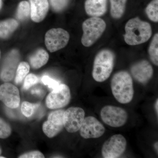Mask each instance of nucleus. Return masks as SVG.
I'll use <instances>...</instances> for the list:
<instances>
[{
	"instance_id": "nucleus-25",
	"label": "nucleus",
	"mask_w": 158,
	"mask_h": 158,
	"mask_svg": "<svg viewBox=\"0 0 158 158\" xmlns=\"http://www.w3.org/2000/svg\"><path fill=\"white\" fill-rule=\"evenodd\" d=\"M11 128L10 125L0 117V138L6 139L11 135Z\"/></svg>"
},
{
	"instance_id": "nucleus-7",
	"label": "nucleus",
	"mask_w": 158,
	"mask_h": 158,
	"mask_svg": "<svg viewBox=\"0 0 158 158\" xmlns=\"http://www.w3.org/2000/svg\"><path fill=\"white\" fill-rule=\"evenodd\" d=\"M69 33L64 29H51L46 33L45 44L51 52H54L65 48L69 41Z\"/></svg>"
},
{
	"instance_id": "nucleus-22",
	"label": "nucleus",
	"mask_w": 158,
	"mask_h": 158,
	"mask_svg": "<svg viewBox=\"0 0 158 158\" xmlns=\"http://www.w3.org/2000/svg\"><path fill=\"white\" fill-rule=\"evenodd\" d=\"M30 66L28 62H21L18 66L16 71L15 82L16 84L21 83L30 71Z\"/></svg>"
},
{
	"instance_id": "nucleus-20",
	"label": "nucleus",
	"mask_w": 158,
	"mask_h": 158,
	"mask_svg": "<svg viewBox=\"0 0 158 158\" xmlns=\"http://www.w3.org/2000/svg\"><path fill=\"white\" fill-rule=\"evenodd\" d=\"M16 17L20 21L27 19L31 16V7L30 3L27 1L21 2L18 6Z\"/></svg>"
},
{
	"instance_id": "nucleus-35",
	"label": "nucleus",
	"mask_w": 158,
	"mask_h": 158,
	"mask_svg": "<svg viewBox=\"0 0 158 158\" xmlns=\"http://www.w3.org/2000/svg\"><path fill=\"white\" fill-rule=\"evenodd\" d=\"M1 50H0V58H1Z\"/></svg>"
},
{
	"instance_id": "nucleus-29",
	"label": "nucleus",
	"mask_w": 158,
	"mask_h": 158,
	"mask_svg": "<svg viewBox=\"0 0 158 158\" xmlns=\"http://www.w3.org/2000/svg\"><path fill=\"white\" fill-rule=\"evenodd\" d=\"M45 157L42 152L38 151H34L23 154L19 158H44Z\"/></svg>"
},
{
	"instance_id": "nucleus-24",
	"label": "nucleus",
	"mask_w": 158,
	"mask_h": 158,
	"mask_svg": "<svg viewBox=\"0 0 158 158\" xmlns=\"http://www.w3.org/2000/svg\"><path fill=\"white\" fill-rule=\"evenodd\" d=\"M40 106V103H31L26 101L23 102L21 107L22 113L26 117H31Z\"/></svg>"
},
{
	"instance_id": "nucleus-11",
	"label": "nucleus",
	"mask_w": 158,
	"mask_h": 158,
	"mask_svg": "<svg viewBox=\"0 0 158 158\" xmlns=\"http://www.w3.org/2000/svg\"><path fill=\"white\" fill-rule=\"evenodd\" d=\"M79 130L80 135L82 138L90 139L102 137L105 133V128L96 118L88 116L84 118Z\"/></svg>"
},
{
	"instance_id": "nucleus-9",
	"label": "nucleus",
	"mask_w": 158,
	"mask_h": 158,
	"mask_svg": "<svg viewBox=\"0 0 158 158\" xmlns=\"http://www.w3.org/2000/svg\"><path fill=\"white\" fill-rule=\"evenodd\" d=\"M85 112L79 107H71L64 112L63 124L67 132H76L80 130L85 118Z\"/></svg>"
},
{
	"instance_id": "nucleus-16",
	"label": "nucleus",
	"mask_w": 158,
	"mask_h": 158,
	"mask_svg": "<svg viewBox=\"0 0 158 158\" xmlns=\"http://www.w3.org/2000/svg\"><path fill=\"white\" fill-rule=\"evenodd\" d=\"M85 9L90 17H100L106 12L107 0H86Z\"/></svg>"
},
{
	"instance_id": "nucleus-17",
	"label": "nucleus",
	"mask_w": 158,
	"mask_h": 158,
	"mask_svg": "<svg viewBox=\"0 0 158 158\" xmlns=\"http://www.w3.org/2000/svg\"><path fill=\"white\" fill-rule=\"evenodd\" d=\"M19 25L18 22L14 19H9L0 21V38H9L17 30Z\"/></svg>"
},
{
	"instance_id": "nucleus-27",
	"label": "nucleus",
	"mask_w": 158,
	"mask_h": 158,
	"mask_svg": "<svg viewBox=\"0 0 158 158\" xmlns=\"http://www.w3.org/2000/svg\"><path fill=\"white\" fill-rule=\"evenodd\" d=\"M38 81V79L35 74L30 73L26 77L24 82L23 88L24 90H28L32 86L37 84Z\"/></svg>"
},
{
	"instance_id": "nucleus-32",
	"label": "nucleus",
	"mask_w": 158,
	"mask_h": 158,
	"mask_svg": "<svg viewBox=\"0 0 158 158\" xmlns=\"http://www.w3.org/2000/svg\"><path fill=\"white\" fill-rule=\"evenodd\" d=\"M2 0H0V9H1V7H2Z\"/></svg>"
},
{
	"instance_id": "nucleus-3",
	"label": "nucleus",
	"mask_w": 158,
	"mask_h": 158,
	"mask_svg": "<svg viewBox=\"0 0 158 158\" xmlns=\"http://www.w3.org/2000/svg\"><path fill=\"white\" fill-rule=\"evenodd\" d=\"M115 55L112 51L104 49L96 55L93 63L92 75L98 82H103L110 77L113 71Z\"/></svg>"
},
{
	"instance_id": "nucleus-34",
	"label": "nucleus",
	"mask_w": 158,
	"mask_h": 158,
	"mask_svg": "<svg viewBox=\"0 0 158 158\" xmlns=\"http://www.w3.org/2000/svg\"><path fill=\"white\" fill-rule=\"evenodd\" d=\"M5 157L3 156H0V158H5Z\"/></svg>"
},
{
	"instance_id": "nucleus-8",
	"label": "nucleus",
	"mask_w": 158,
	"mask_h": 158,
	"mask_svg": "<svg viewBox=\"0 0 158 158\" xmlns=\"http://www.w3.org/2000/svg\"><path fill=\"white\" fill-rule=\"evenodd\" d=\"M126 139L122 135H115L106 140L102 148V153L104 158L119 157L125 151Z\"/></svg>"
},
{
	"instance_id": "nucleus-19",
	"label": "nucleus",
	"mask_w": 158,
	"mask_h": 158,
	"mask_svg": "<svg viewBox=\"0 0 158 158\" xmlns=\"http://www.w3.org/2000/svg\"><path fill=\"white\" fill-rule=\"evenodd\" d=\"M127 0H110V14L115 19L121 18L125 11Z\"/></svg>"
},
{
	"instance_id": "nucleus-2",
	"label": "nucleus",
	"mask_w": 158,
	"mask_h": 158,
	"mask_svg": "<svg viewBox=\"0 0 158 158\" xmlns=\"http://www.w3.org/2000/svg\"><path fill=\"white\" fill-rule=\"evenodd\" d=\"M112 93L121 104H127L132 100L134 94L132 78L127 71H121L114 74L111 82Z\"/></svg>"
},
{
	"instance_id": "nucleus-10",
	"label": "nucleus",
	"mask_w": 158,
	"mask_h": 158,
	"mask_svg": "<svg viewBox=\"0 0 158 158\" xmlns=\"http://www.w3.org/2000/svg\"><path fill=\"white\" fill-rule=\"evenodd\" d=\"M65 110H59L52 112L49 114L48 120L44 122L42 130L44 134L49 138L57 135L64 127L63 114Z\"/></svg>"
},
{
	"instance_id": "nucleus-5",
	"label": "nucleus",
	"mask_w": 158,
	"mask_h": 158,
	"mask_svg": "<svg viewBox=\"0 0 158 158\" xmlns=\"http://www.w3.org/2000/svg\"><path fill=\"white\" fill-rule=\"evenodd\" d=\"M100 116L105 123L113 127L123 126L128 118V113L124 109L111 105L102 108L101 111Z\"/></svg>"
},
{
	"instance_id": "nucleus-33",
	"label": "nucleus",
	"mask_w": 158,
	"mask_h": 158,
	"mask_svg": "<svg viewBox=\"0 0 158 158\" xmlns=\"http://www.w3.org/2000/svg\"><path fill=\"white\" fill-rule=\"evenodd\" d=\"M2 148H1V147H0V155H1V154H2Z\"/></svg>"
},
{
	"instance_id": "nucleus-21",
	"label": "nucleus",
	"mask_w": 158,
	"mask_h": 158,
	"mask_svg": "<svg viewBox=\"0 0 158 158\" xmlns=\"http://www.w3.org/2000/svg\"><path fill=\"white\" fill-rule=\"evenodd\" d=\"M148 54L152 62L156 66L158 65V34H156L153 37L149 48Z\"/></svg>"
},
{
	"instance_id": "nucleus-26",
	"label": "nucleus",
	"mask_w": 158,
	"mask_h": 158,
	"mask_svg": "<svg viewBox=\"0 0 158 158\" xmlns=\"http://www.w3.org/2000/svg\"><path fill=\"white\" fill-rule=\"evenodd\" d=\"M69 0H50L52 9L56 12L64 10L68 6Z\"/></svg>"
},
{
	"instance_id": "nucleus-12",
	"label": "nucleus",
	"mask_w": 158,
	"mask_h": 158,
	"mask_svg": "<svg viewBox=\"0 0 158 158\" xmlns=\"http://www.w3.org/2000/svg\"><path fill=\"white\" fill-rule=\"evenodd\" d=\"M0 101L7 107L15 109L20 102L19 92L17 87L9 83L0 85Z\"/></svg>"
},
{
	"instance_id": "nucleus-30",
	"label": "nucleus",
	"mask_w": 158,
	"mask_h": 158,
	"mask_svg": "<svg viewBox=\"0 0 158 158\" xmlns=\"http://www.w3.org/2000/svg\"><path fill=\"white\" fill-rule=\"evenodd\" d=\"M155 110L156 113L157 114V116H158V100L157 99L155 102Z\"/></svg>"
},
{
	"instance_id": "nucleus-31",
	"label": "nucleus",
	"mask_w": 158,
	"mask_h": 158,
	"mask_svg": "<svg viewBox=\"0 0 158 158\" xmlns=\"http://www.w3.org/2000/svg\"><path fill=\"white\" fill-rule=\"evenodd\" d=\"M154 148H155L156 150V151L157 152H158V142H156L154 144Z\"/></svg>"
},
{
	"instance_id": "nucleus-14",
	"label": "nucleus",
	"mask_w": 158,
	"mask_h": 158,
	"mask_svg": "<svg viewBox=\"0 0 158 158\" xmlns=\"http://www.w3.org/2000/svg\"><path fill=\"white\" fill-rule=\"evenodd\" d=\"M131 72L137 81L145 84L152 78L153 69L148 61L142 60L136 63L131 68Z\"/></svg>"
},
{
	"instance_id": "nucleus-1",
	"label": "nucleus",
	"mask_w": 158,
	"mask_h": 158,
	"mask_svg": "<svg viewBox=\"0 0 158 158\" xmlns=\"http://www.w3.org/2000/svg\"><path fill=\"white\" fill-rule=\"evenodd\" d=\"M124 40L129 45H137L147 42L151 37L152 28L149 23L139 18L131 19L125 27Z\"/></svg>"
},
{
	"instance_id": "nucleus-18",
	"label": "nucleus",
	"mask_w": 158,
	"mask_h": 158,
	"mask_svg": "<svg viewBox=\"0 0 158 158\" xmlns=\"http://www.w3.org/2000/svg\"><path fill=\"white\" fill-rule=\"evenodd\" d=\"M49 56L48 53L42 48L37 50L30 57V62L31 67L35 69L41 68L48 62Z\"/></svg>"
},
{
	"instance_id": "nucleus-23",
	"label": "nucleus",
	"mask_w": 158,
	"mask_h": 158,
	"mask_svg": "<svg viewBox=\"0 0 158 158\" xmlns=\"http://www.w3.org/2000/svg\"><path fill=\"white\" fill-rule=\"evenodd\" d=\"M145 12L148 17L152 21L158 22V0H152L148 5Z\"/></svg>"
},
{
	"instance_id": "nucleus-13",
	"label": "nucleus",
	"mask_w": 158,
	"mask_h": 158,
	"mask_svg": "<svg viewBox=\"0 0 158 158\" xmlns=\"http://www.w3.org/2000/svg\"><path fill=\"white\" fill-rule=\"evenodd\" d=\"M19 60V54L17 50H12L9 53L0 73V78L3 81L9 82L14 78Z\"/></svg>"
},
{
	"instance_id": "nucleus-6",
	"label": "nucleus",
	"mask_w": 158,
	"mask_h": 158,
	"mask_svg": "<svg viewBox=\"0 0 158 158\" xmlns=\"http://www.w3.org/2000/svg\"><path fill=\"white\" fill-rule=\"evenodd\" d=\"M71 99L69 88L65 84L59 85L49 94L46 99V104L49 109H59L66 106Z\"/></svg>"
},
{
	"instance_id": "nucleus-28",
	"label": "nucleus",
	"mask_w": 158,
	"mask_h": 158,
	"mask_svg": "<svg viewBox=\"0 0 158 158\" xmlns=\"http://www.w3.org/2000/svg\"><path fill=\"white\" fill-rule=\"evenodd\" d=\"M41 81L44 85L48 86L49 88L54 89L57 88L59 85V82L56 80L51 78L48 76L43 77Z\"/></svg>"
},
{
	"instance_id": "nucleus-4",
	"label": "nucleus",
	"mask_w": 158,
	"mask_h": 158,
	"mask_svg": "<svg viewBox=\"0 0 158 158\" xmlns=\"http://www.w3.org/2000/svg\"><path fill=\"white\" fill-rule=\"evenodd\" d=\"M106 28L105 21L100 18L91 17L85 20L82 24V44L86 47L91 46L101 37Z\"/></svg>"
},
{
	"instance_id": "nucleus-15",
	"label": "nucleus",
	"mask_w": 158,
	"mask_h": 158,
	"mask_svg": "<svg viewBox=\"0 0 158 158\" xmlns=\"http://www.w3.org/2000/svg\"><path fill=\"white\" fill-rule=\"evenodd\" d=\"M31 7V17L35 23H40L45 19L49 8L48 0H29Z\"/></svg>"
}]
</instances>
